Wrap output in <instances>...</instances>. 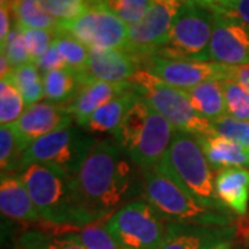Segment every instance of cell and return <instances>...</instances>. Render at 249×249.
Segmentation results:
<instances>
[{
    "mask_svg": "<svg viewBox=\"0 0 249 249\" xmlns=\"http://www.w3.org/2000/svg\"><path fill=\"white\" fill-rule=\"evenodd\" d=\"M198 137L204 148L205 157L216 173L226 168H241L245 165L249 166V148L241 145L240 142L219 134Z\"/></svg>",
    "mask_w": 249,
    "mask_h": 249,
    "instance_id": "cell-19",
    "label": "cell"
},
{
    "mask_svg": "<svg viewBox=\"0 0 249 249\" xmlns=\"http://www.w3.org/2000/svg\"><path fill=\"white\" fill-rule=\"evenodd\" d=\"M47 226L55 237L75 241L86 249H124L114 235L108 231L107 226L98 222L80 226Z\"/></svg>",
    "mask_w": 249,
    "mask_h": 249,
    "instance_id": "cell-20",
    "label": "cell"
},
{
    "mask_svg": "<svg viewBox=\"0 0 249 249\" xmlns=\"http://www.w3.org/2000/svg\"><path fill=\"white\" fill-rule=\"evenodd\" d=\"M196 3H199V4H202L205 7H208V9L214 10V9H223V7H226L230 1L232 0H194Z\"/></svg>",
    "mask_w": 249,
    "mask_h": 249,
    "instance_id": "cell-41",
    "label": "cell"
},
{
    "mask_svg": "<svg viewBox=\"0 0 249 249\" xmlns=\"http://www.w3.org/2000/svg\"><path fill=\"white\" fill-rule=\"evenodd\" d=\"M214 10H223L249 25V0H232L226 7Z\"/></svg>",
    "mask_w": 249,
    "mask_h": 249,
    "instance_id": "cell-37",
    "label": "cell"
},
{
    "mask_svg": "<svg viewBox=\"0 0 249 249\" xmlns=\"http://www.w3.org/2000/svg\"><path fill=\"white\" fill-rule=\"evenodd\" d=\"M78 78L79 90L75 94V97L67 104V108L72 119H75L76 124L83 127L88 126L90 116L94 114L96 109L133 89L132 82L109 83L93 79L86 72L78 75Z\"/></svg>",
    "mask_w": 249,
    "mask_h": 249,
    "instance_id": "cell-15",
    "label": "cell"
},
{
    "mask_svg": "<svg viewBox=\"0 0 249 249\" xmlns=\"http://www.w3.org/2000/svg\"><path fill=\"white\" fill-rule=\"evenodd\" d=\"M53 46L57 52L61 54L68 70L73 71L76 75H82L86 72L88 61H89V47L80 43L76 37L58 27L55 29Z\"/></svg>",
    "mask_w": 249,
    "mask_h": 249,
    "instance_id": "cell-27",
    "label": "cell"
},
{
    "mask_svg": "<svg viewBox=\"0 0 249 249\" xmlns=\"http://www.w3.org/2000/svg\"><path fill=\"white\" fill-rule=\"evenodd\" d=\"M60 28L89 49H124L127 39L126 24L101 6H90L75 19L60 22Z\"/></svg>",
    "mask_w": 249,
    "mask_h": 249,
    "instance_id": "cell-11",
    "label": "cell"
},
{
    "mask_svg": "<svg viewBox=\"0 0 249 249\" xmlns=\"http://www.w3.org/2000/svg\"><path fill=\"white\" fill-rule=\"evenodd\" d=\"M130 82L142 100L155 112L168 119L173 127L178 129V132L196 136L216 134L212 122L196 114L186 90L173 88L144 70L136 72Z\"/></svg>",
    "mask_w": 249,
    "mask_h": 249,
    "instance_id": "cell-5",
    "label": "cell"
},
{
    "mask_svg": "<svg viewBox=\"0 0 249 249\" xmlns=\"http://www.w3.org/2000/svg\"><path fill=\"white\" fill-rule=\"evenodd\" d=\"M212 28V11L194 0H186L168 40L155 54L173 60L206 62L211 60Z\"/></svg>",
    "mask_w": 249,
    "mask_h": 249,
    "instance_id": "cell-6",
    "label": "cell"
},
{
    "mask_svg": "<svg viewBox=\"0 0 249 249\" xmlns=\"http://www.w3.org/2000/svg\"><path fill=\"white\" fill-rule=\"evenodd\" d=\"M139 70L136 58L124 49H89L86 73L93 79L109 83L130 82Z\"/></svg>",
    "mask_w": 249,
    "mask_h": 249,
    "instance_id": "cell-16",
    "label": "cell"
},
{
    "mask_svg": "<svg viewBox=\"0 0 249 249\" xmlns=\"http://www.w3.org/2000/svg\"><path fill=\"white\" fill-rule=\"evenodd\" d=\"M216 199L234 213L245 216L249 202V170L245 168H226L214 176Z\"/></svg>",
    "mask_w": 249,
    "mask_h": 249,
    "instance_id": "cell-18",
    "label": "cell"
},
{
    "mask_svg": "<svg viewBox=\"0 0 249 249\" xmlns=\"http://www.w3.org/2000/svg\"><path fill=\"white\" fill-rule=\"evenodd\" d=\"M47 14L60 22H67L79 17L89 9L88 0H37Z\"/></svg>",
    "mask_w": 249,
    "mask_h": 249,
    "instance_id": "cell-33",
    "label": "cell"
},
{
    "mask_svg": "<svg viewBox=\"0 0 249 249\" xmlns=\"http://www.w3.org/2000/svg\"><path fill=\"white\" fill-rule=\"evenodd\" d=\"M94 144L93 137L70 124L46 134L28 147L19 158L17 169H25L29 165H45L75 175Z\"/></svg>",
    "mask_w": 249,
    "mask_h": 249,
    "instance_id": "cell-7",
    "label": "cell"
},
{
    "mask_svg": "<svg viewBox=\"0 0 249 249\" xmlns=\"http://www.w3.org/2000/svg\"><path fill=\"white\" fill-rule=\"evenodd\" d=\"M184 3L186 0H152L151 7L142 21L127 27L124 52L133 55L136 61L157 53L168 40L173 22Z\"/></svg>",
    "mask_w": 249,
    "mask_h": 249,
    "instance_id": "cell-10",
    "label": "cell"
},
{
    "mask_svg": "<svg viewBox=\"0 0 249 249\" xmlns=\"http://www.w3.org/2000/svg\"><path fill=\"white\" fill-rule=\"evenodd\" d=\"M72 122L71 114L64 104L54 103H37L29 106L14 124L17 130L22 154L36 140L46 134L70 126Z\"/></svg>",
    "mask_w": 249,
    "mask_h": 249,
    "instance_id": "cell-14",
    "label": "cell"
},
{
    "mask_svg": "<svg viewBox=\"0 0 249 249\" xmlns=\"http://www.w3.org/2000/svg\"><path fill=\"white\" fill-rule=\"evenodd\" d=\"M21 31L32 62H36L40 57H43L53 46L55 31H46V29H21Z\"/></svg>",
    "mask_w": 249,
    "mask_h": 249,
    "instance_id": "cell-35",
    "label": "cell"
},
{
    "mask_svg": "<svg viewBox=\"0 0 249 249\" xmlns=\"http://www.w3.org/2000/svg\"><path fill=\"white\" fill-rule=\"evenodd\" d=\"M36 67L39 68V71H42L43 73L49 71H53V70H62V68H68L67 64L64 61V58L61 57V54L57 52V49L52 46L50 50L40 57L37 61L35 62Z\"/></svg>",
    "mask_w": 249,
    "mask_h": 249,
    "instance_id": "cell-36",
    "label": "cell"
},
{
    "mask_svg": "<svg viewBox=\"0 0 249 249\" xmlns=\"http://www.w3.org/2000/svg\"><path fill=\"white\" fill-rule=\"evenodd\" d=\"M90 6H101L109 10L127 27L140 22L150 10L152 0H88Z\"/></svg>",
    "mask_w": 249,
    "mask_h": 249,
    "instance_id": "cell-28",
    "label": "cell"
},
{
    "mask_svg": "<svg viewBox=\"0 0 249 249\" xmlns=\"http://www.w3.org/2000/svg\"><path fill=\"white\" fill-rule=\"evenodd\" d=\"M0 65H1V68H0V73H1V78H6V76L9 75L10 72L13 71V68H11V65H10L9 60L6 58V55H4V54H1V55H0Z\"/></svg>",
    "mask_w": 249,
    "mask_h": 249,
    "instance_id": "cell-42",
    "label": "cell"
},
{
    "mask_svg": "<svg viewBox=\"0 0 249 249\" xmlns=\"http://www.w3.org/2000/svg\"><path fill=\"white\" fill-rule=\"evenodd\" d=\"M19 178L46 224L80 226L94 222L76 201L72 175L53 166L29 165Z\"/></svg>",
    "mask_w": 249,
    "mask_h": 249,
    "instance_id": "cell-2",
    "label": "cell"
},
{
    "mask_svg": "<svg viewBox=\"0 0 249 249\" xmlns=\"http://www.w3.org/2000/svg\"><path fill=\"white\" fill-rule=\"evenodd\" d=\"M209 249H231V242L229 240L222 241V242H219V244H216L213 247H211Z\"/></svg>",
    "mask_w": 249,
    "mask_h": 249,
    "instance_id": "cell-43",
    "label": "cell"
},
{
    "mask_svg": "<svg viewBox=\"0 0 249 249\" xmlns=\"http://www.w3.org/2000/svg\"><path fill=\"white\" fill-rule=\"evenodd\" d=\"M7 6L21 29L55 31L60 27V21L47 14L37 0H9Z\"/></svg>",
    "mask_w": 249,
    "mask_h": 249,
    "instance_id": "cell-24",
    "label": "cell"
},
{
    "mask_svg": "<svg viewBox=\"0 0 249 249\" xmlns=\"http://www.w3.org/2000/svg\"><path fill=\"white\" fill-rule=\"evenodd\" d=\"M211 60L229 67L249 65V25L223 10H211Z\"/></svg>",
    "mask_w": 249,
    "mask_h": 249,
    "instance_id": "cell-13",
    "label": "cell"
},
{
    "mask_svg": "<svg viewBox=\"0 0 249 249\" xmlns=\"http://www.w3.org/2000/svg\"><path fill=\"white\" fill-rule=\"evenodd\" d=\"M130 166L115 142H96L75 175L72 188L80 208L98 222L124 201Z\"/></svg>",
    "mask_w": 249,
    "mask_h": 249,
    "instance_id": "cell-1",
    "label": "cell"
},
{
    "mask_svg": "<svg viewBox=\"0 0 249 249\" xmlns=\"http://www.w3.org/2000/svg\"><path fill=\"white\" fill-rule=\"evenodd\" d=\"M162 172L175 178L205 206H214V176L205 157L199 137L186 132H176L163 160L158 165Z\"/></svg>",
    "mask_w": 249,
    "mask_h": 249,
    "instance_id": "cell-4",
    "label": "cell"
},
{
    "mask_svg": "<svg viewBox=\"0 0 249 249\" xmlns=\"http://www.w3.org/2000/svg\"><path fill=\"white\" fill-rule=\"evenodd\" d=\"M140 97L142 96L133 88L124 96L111 100L109 103L101 106L94 111V114L90 116L86 127L93 133L115 132L122 124L124 115L129 112V109L133 107L134 103Z\"/></svg>",
    "mask_w": 249,
    "mask_h": 249,
    "instance_id": "cell-22",
    "label": "cell"
},
{
    "mask_svg": "<svg viewBox=\"0 0 249 249\" xmlns=\"http://www.w3.org/2000/svg\"><path fill=\"white\" fill-rule=\"evenodd\" d=\"M43 249H86L80 244L75 241L67 240V238H54L53 241H49L43 245Z\"/></svg>",
    "mask_w": 249,
    "mask_h": 249,
    "instance_id": "cell-40",
    "label": "cell"
},
{
    "mask_svg": "<svg viewBox=\"0 0 249 249\" xmlns=\"http://www.w3.org/2000/svg\"><path fill=\"white\" fill-rule=\"evenodd\" d=\"M0 209L1 213L18 222L42 220L32 198L21 178L1 173L0 180Z\"/></svg>",
    "mask_w": 249,
    "mask_h": 249,
    "instance_id": "cell-17",
    "label": "cell"
},
{
    "mask_svg": "<svg viewBox=\"0 0 249 249\" xmlns=\"http://www.w3.org/2000/svg\"><path fill=\"white\" fill-rule=\"evenodd\" d=\"M144 194L155 209L172 219L201 223L222 222L208 209V206L201 204L158 166L145 170Z\"/></svg>",
    "mask_w": 249,
    "mask_h": 249,
    "instance_id": "cell-8",
    "label": "cell"
},
{
    "mask_svg": "<svg viewBox=\"0 0 249 249\" xmlns=\"http://www.w3.org/2000/svg\"><path fill=\"white\" fill-rule=\"evenodd\" d=\"M11 10L10 7L6 4V6H1L0 9V40L1 43L6 40V37L9 36V34L11 32Z\"/></svg>",
    "mask_w": 249,
    "mask_h": 249,
    "instance_id": "cell-39",
    "label": "cell"
},
{
    "mask_svg": "<svg viewBox=\"0 0 249 249\" xmlns=\"http://www.w3.org/2000/svg\"><path fill=\"white\" fill-rule=\"evenodd\" d=\"M227 79L237 82L249 93V65L229 67L227 68Z\"/></svg>",
    "mask_w": 249,
    "mask_h": 249,
    "instance_id": "cell-38",
    "label": "cell"
},
{
    "mask_svg": "<svg viewBox=\"0 0 249 249\" xmlns=\"http://www.w3.org/2000/svg\"><path fill=\"white\" fill-rule=\"evenodd\" d=\"M216 134L240 142L249 148V121H240L230 115H224L212 122Z\"/></svg>",
    "mask_w": 249,
    "mask_h": 249,
    "instance_id": "cell-34",
    "label": "cell"
},
{
    "mask_svg": "<svg viewBox=\"0 0 249 249\" xmlns=\"http://www.w3.org/2000/svg\"><path fill=\"white\" fill-rule=\"evenodd\" d=\"M137 62H142L140 70L150 72L155 78L173 88L188 90L209 79H227L229 65L219 62L187 61L160 57L157 54L148 55Z\"/></svg>",
    "mask_w": 249,
    "mask_h": 249,
    "instance_id": "cell-12",
    "label": "cell"
},
{
    "mask_svg": "<svg viewBox=\"0 0 249 249\" xmlns=\"http://www.w3.org/2000/svg\"><path fill=\"white\" fill-rule=\"evenodd\" d=\"M22 155L21 144L14 124H6L0 129V166L1 172L17 169Z\"/></svg>",
    "mask_w": 249,
    "mask_h": 249,
    "instance_id": "cell-31",
    "label": "cell"
},
{
    "mask_svg": "<svg viewBox=\"0 0 249 249\" xmlns=\"http://www.w3.org/2000/svg\"><path fill=\"white\" fill-rule=\"evenodd\" d=\"M7 78L21 93L27 107L40 103V100L45 97L43 78L40 76V71L35 62H29L27 65L13 70Z\"/></svg>",
    "mask_w": 249,
    "mask_h": 249,
    "instance_id": "cell-26",
    "label": "cell"
},
{
    "mask_svg": "<svg viewBox=\"0 0 249 249\" xmlns=\"http://www.w3.org/2000/svg\"><path fill=\"white\" fill-rule=\"evenodd\" d=\"M45 97L54 104L67 106L79 90L78 75L68 68L53 70L43 73Z\"/></svg>",
    "mask_w": 249,
    "mask_h": 249,
    "instance_id": "cell-25",
    "label": "cell"
},
{
    "mask_svg": "<svg viewBox=\"0 0 249 249\" xmlns=\"http://www.w3.org/2000/svg\"><path fill=\"white\" fill-rule=\"evenodd\" d=\"M175 129L168 119L155 112L140 97L114 134L130 160L139 168L150 170L163 160L175 139Z\"/></svg>",
    "mask_w": 249,
    "mask_h": 249,
    "instance_id": "cell-3",
    "label": "cell"
},
{
    "mask_svg": "<svg viewBox=\"0 0 249 249\" xmlns=\"http://www.w3.org/2000/svg\"><path fill=\"white\" fill-rule=\"evenodd\" d=\"M24 98L6 76L0 80V124L1 126L13 124L24 114Z\"/></svg>",
    "mask_w": 249,
    "mask_h": 249,
    "instance_id": "cell-29",
    "label": "cell"
},
{
    "mask_svg": "<svg viewBox=\"0 0 249 249\" xmlns=\"http://www.w3.org/2000/svg\"><path fill=\"white\" fill-rule=\"evenodd\" d=\"M226 240H229V237L224 231L176 226L168 229L165 240L157 249H209Z\"/></svg>",
    "mask_w": 249,
    "mask_h": 249,
    "instance_id": "cell-23",
    "label": "cell"
},
{
    "mask_svg": "<svg viewBox=\"0 0 249 249\" xmlns=\"http://www.w3.org/2000/svg\"><path fill=\"white\" fill-rule=\"evenodd\" d=\"M222 89L227 114L240 121H249V93L231 79H223Z\"/></svg>",
    "mask_w": 249,
    "mask_h": 249,
    "instance_id": "cell-30",
    "label": "cell"
},
{
    "mask_svg": "<svg viewBox=\"0 0 249 249\" xmlns=\"http://www.w3.org/2000/svg\"><path fill=\"white\" fill-rule=\"evenodd\" d=\"M186 93L191 106L199 116L214 122L226 115V101L222 82L219 79L205 80L196 88L186 90Z\"/></svg>",
    "mask_w": 249,
    "mask_h": 249,
    "instance_id": "cell-21",
    "label": "cell"
},
{
    "mask_svg": "<svg viewBox=\"0 0 249 249\" xmlns=\"http://www.w3.org/2000/svg\"><path fill=\"white\" fill-rule=\"evenodd\" d=\"M1 54L6 55V58L9 60L13 70L32 62V58H31L29 52H28L27 43H25V39L22 35V31L17 24L13 27L9 36L6 37V40L1 43Z\"/></svg>",
    "mask_w": 249,
    "mask_h": 249,
    "instance_id": "cell-32",
    "label": "cell"
},
{
    "mask_svg": "<svg viewBox=\"0 0 249 249\" xmlns=\"http://www.w3.org/2000/svg\"><path fill=\"white\" fill-rule=\"evenodd\" d=\"M106 226L124 249H157L168 232L155 208L142 201L119 209Z\"/></svg>",
    "mask_w": 249,
    "mask_h": 249,
    "instance_id": "cell-9",
    "label": "cell"
}]
</instances>
